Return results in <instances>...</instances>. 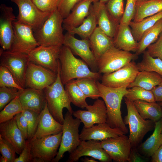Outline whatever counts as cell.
Listing matches in <instances>:
<instances>
[{"mask_svg":"<svg viewBox=\"0 0 162 162\" xmlns=\"http://www.w3.org/2000/svg\"><path fill=\"white\" fill-rule=\"evenodd\" d=\"M100 97L104 102L107 112L106 122L110 127L119 129L125 134L128 130L122 116L121 111L122 99L128 93V86L119 88L106 86L97 81Z\"/></svg>","mask_w":162,"mask_h":162,"instance_id":"obj_1","label":"cell"},{"mask_svg":"<svg viewBox=\"0 0 162 162\" xmlns=\"http://www.w3.org/2000/svg\"><path fill=\"white\" fill-rule=\"evenodd\" d=\"M59 60L60 77L64 85L75 79L87 77L97 80L101 79L100 73L92 71L83 61L75 57L70 48L64 45L61 47Z\"/></svg>","mask_w":162,"mask_h":162,"instance_id":"obj_2","label":"cell"},{"mask_svg":"<svg viewBox=\"0 0 162 162\" xmlns=\"http://www.w3.org/2000/svg\"><path fill=\"white\" fill-rule=\"evenodd\" d=\"M49 111L54 118L62 124L64 117L63 110L66 108L70 113L73 111L60 77V69L55 81L43 90Z\"/></svg>","mask_w":162,"mask_h":162,"instance_id":"obj_3","label":"cell"},{"mask_svg":"<svg viewBox=\"0 0 162 162\" xmlns=\"http://www.w3.org/2000/svg\"><path fill=\"white\" fill-rule=\"evenodd\" d=\"M63 20L57 9L51 14L40 28L34 32L39 46H61L63 45L64 37L63 32Z\"/></svg>","mask_w":162,"mask_h":162,"instance_id":"obj_4","label":"cell"},{"mask_svg":"<svg viewBox=\"0 0 162 162\" xmlns=\"http://www.w3.org/2000/svg\"><path fill=\"white\" fill-rule=\"evenodd\" d=\"M124 99L127 114L123 121L125 125L129 126L128 137L132 147H137L146 134L154 128L155 122L143 119L137 111L134 102L125 97Z\"/></svg>","mask_w":162,"mask_h":162,"instance_id":"obj_5","label":"cell"},{"mask_svg":"<svg viewBox=\"0 0 162 162\" xmlns=\"http://www.w3.org/2000/svg\"><path fill=\"white\" fill-rule=\"evenodd\" d=\"M72 114L68 111L64 115L60 146L57 155L51 162H58L65 152L70 153L74 151L81 142L79 128L81 122L78 118H74Z\"/></svg>","mask_w":162,"mask_h":162,"instance_id":"obj_6","label":"cell"},{"mask_svg":"<svg viewBox=\"0 0 162 162\" xmlns=\"http://www.w3.org/2000/svg\"><path fill=\"white\" fill-rule=\"evenodd\" d=\"M0 65L6 68L12 74L16 82L25 88V78L29 62L28 54L0 49Z\"/></svg>","mask_w":162,"mask_h":162,"instance_id":"obj_7","label":"cell"},{"mask_svg":"<svg viewBox=\"0 0 162 162\" xmlns=\"http://www.w3.org/2000/svg\"><path fill=\"white\" fill-rule=\"evenodd\" d=\"M138 57V56L135 53L121 50L114 46L98 60V72L101 74L113 72L136 59Z\"/></svg>","mask_w":162,"mask_h":162,"instance_id":"obj_8","label":"cell"},{"mask_svg":"<svg viewBox=\"0 0 162 162\" xmlns=\"http://www.w3.org/2000/svg\"><path fill=\"white\" fill-rule=\"evenodd\" d=\"M11 0L18 8L17 20L31 27L33 32L41 27L52 13L41 11L32 0Z\"/></svg>","mask_w":162,"mask_h":162,"instance_id":"obj_9","label":"cell"},{"mask_svg":"<svg viewBox=\"0 0 162 162\" xmlns=\"http://www.w3.org/2000/svg\"><path fill=\"white\" fill-rule=\"evenodd\" d=\"M62 133L29 140L32 159L37 157L44 162H52L58 153Z\"/></svg>","mask_w":162,"mask_h":162,"instance_id":"obj_10","label":"cell"},{"mask_svg":"<svg viewBox=\"0 0 162 162\" xmlns=\"http://www.w3.org/2000/svg\"><path fill=\"white\" fill-rule=\"evenodd\" d=\"M14 36L10 51L28 54L39 46L32 28L20 22L13 23Z\"/></svg>","mask_w":162,"mask_h":162,"instance_id":"obj_11","label":"cell"},{"mask_svg":"<svg viewBox=\"0 0 162 162\" xmlns=\"http://www.w3.org/2000/svg\"><path fill=\"white\" fill-rule=\"evenodd\" d=\"M62 46H39L28 54L29 62L57 74L60 69L59 57Z\"/></svg>","mask_w":162,"mask_h":162,"instance_id":"obj_12","label":"cell"},{"mask_svg":"<svg viewBox=\"0 0 162 162\" xmlns=\"http://www.w3.org/2000/svg\"><path fill=\"white\" fill-rule=\"evenodd\" d=\"M57 74L40 65L30 62L25 78V88L43 90L56 80Z\"/></svg>","mask_w":162,"mask_h":162,"instance_id":"obj_13","label":"cell"},{"mask_svg":"<svg viewBox=\"0 0 162 162\" xmlns=\"http://www.w3.org/2000/svg\"><path fill=\"white\" fill-rule=\"evenodd\" d=\"M63 45L70 48L73 54L80 57L94 72H98L97 61L92 52L88 39L79 40L68 32L64 34Z\"/></svg>","mask_w":162,"mask_h":162,"instance_id":"obj_14","label":"cell"},{"mask_svg":"<svg viewBox=\"0 0 162 162\" xmlns=\"http://www.w3.org/2000/svg\"><path fill=\"white\" fill-rule=\"evenodd\" d=\"M139 72L134 61L113 72L103 74L101 78V83L112 88L128 86L134 80Z\"/></svg>","mask_w":162,"mask_h":162,"instance_id":"obj_15","label":"cell"},{"mask_svg":"<svg viewBox=\"0 0 162 162\" xmlns=\"http://www.w3.org/2000/svg\"><path fill=\"white\" fill-rule=\"evenodd\" d=\"M123 134L100 141L101 147L111 159L117 162H127L132 146L128 136Z\"/></svg>","mask_w":162,"mask_h":162,"instance_id":"obj_16","label":"cell"},{"mask_svg":"<svg viewBox=\"0 0 162 162\" xmlns=\"http://www.w3.org/2000/svg\"><path fill=\"white\" fill-rule=\"evenodd\" d=\"M86 108L87 110H78L72 114L81 120L84 127L88 128L95 124L106 122L107 109L103 100L97 99L92 105L88 104Z\"/></svg>","mask_w":162,"mask_h":162,"instance_id":"obj_17","label":"cell"},{"mask_svg":"<svg viewBox=\"0 0 162 162\" xmlns=\"http://www.w3.org/2000/svg\"><path fill=\"white\" fill-rule=\"evenodd\" d=\"M84 156L91 157L102 162H110L112 160L101 147L100 141L90 140L81 141L77 148L70 153L66 162H77Z\"/></svg>","mask_w":162,"mask_h":162,"instance_id":"obj_18","label":"cell"},{"mask_svg":"<svg viewBox=\"0 0 162 162\" xmlns=\"http://www.w3.org/2000/svg\"><path fill=\"white\" fill-rule=\"evenodd\" d=\"M0 10V44L4 50L10 51L14 36L13 23L16 17L11 6L2 4Z\"/></svg>","mask_w":162,"mask_h":162,"instance_id":"obj_19","label":"cell"},{"mask_svg":"<svg viewBox=\"0 0 162 162\" xmlns=\"http://www.w3.org/2000/svg\"><path fill=\"white\" fill-rule=\"evenodd\" d=\"M0 135L20 154L25 145L26 140L18 128L15 116L11 119L0 123Z\"/></svg>","mask_w":162,"mask_h":162,"instance_id":"obj_20","label":"cell"},{"mask_svg":"<svg viewBox=\"0 0 162 162\" xmlns=\"http://www.w3.org/2000/svg\"><path fill=\"white\" fill-rule=\"evenodd\" d=\"M125 134L119 129L110 127L107 123L98 124L91 127H83L80 134L81 141L93 140L102 141Z\"/></svg>","mask_w":162,"mask_h":162,"instance_id":"obj_21","label":"cell"},{"mask_svg":"<svg viewBox=\"0 0 162 162\" xmlns=\"http://www.w3.org/2000/svg\"><path fill=\"white\" fill-rule=\"evenodd\" d=\"M62 124L57 122L51 115L46 103L40 114L37 129L32 138L38 139L57 134L62 131Z\"/></svg>","mask_w":162,"mask_h":162,"instance_id":"obj_22","label":"cell"},{"mask_svg":"<svg viewBox=\"0 0 162 162\" xmlns=\"http://www.w3.org/2000/svg\"><path fill=\"white\" fill-rule=\"evenodd\" d=\"M98 27L107 35L113 38L119 24L112 18L106 7L105 4L97 0L92 3Z\"/></svg>","mask_w":162,"mask_h":162,"instance_id":"obj_23","label":"cell"},{"mask_svg":"<svg viewBox=\"0 0 162 162\" xmlns=\"http://www.w3.org/2000/svg\"><path fill=\"white\" fill-rule=\"evenodd\" d=\"M19 98L23 109L40 113L46 103L43 90L27 88L20 90Z\"/></svg>","mask_w":162,"mask_h":162,"instance_id":"obj_24","label":"cell"},{"mask_svg":"<svg viewBox=\"0 0 162 162\" xmlns=\"http://www.w3.org/2000/svg\"><path fill=\"white\" fill-rule=\"evenodd\" d=\"M97 0H83L76 4L64 19L63 29L67 31L79 26L88 15L91 4Z\"/></svg>","mask_w":162,"mask_h":162,"instance_id":"obj_25","label":"cell"},{"mask_svg":"<svg viewBox=\"0 0 162 162\" xmlns=\"http://www.w3.org/2000/svg\"><path fill=\"white\" fill-rule=\"evenodd\" d=\"M113 40L114 46L121 50L136 52L138 49V42L134 39L129 25L119 24Z\"/></svg>","mask_w":162,"mask_h":162,"instance_id":"obj_26","label":"cell"},{"mask_svg":"<svg viewBox=\"0 0 162 162\" xmlns=\"http://www.w3.org/2000/svg\"><path fill=\"white\" fill-rule=\"evenodd\" d=\"M90 47L97 61L108 50L114 46L113 38L97 27L88 39Z\"/></svg>","mask_w":162,"mask_h":162,"instance_id":"obj_27","label":"cell"},{"mask_svg":"<svg viewBox=\"0 0 162 162\" xmlns=\"http://www.w3.org/2000/svg\"><path fill=\"white\" fill-rule=\"evenodd\" d=\"M162 128V118L155 122L154 130L152 134L137 147L141 154L149 158L160 146Z\"/></svg>","mask_w":162,"mask_h":162,"instance_id":"obj_28","label":"cell"},{"mask_svg":"<svg viewBox=\"0 0 162 162\" xmlns=\"http://www.w3.org/2000/svg\"><path fill=\"white\" fill-rule=\"evenodd\" d=\"M134 103L138 112L145 119L157 122L162 118V108L158 103L137 100Z\"/></svg>","mask_w":162,"mask_h":162,"instance_id":"obj_29","label":"cell"},{"mask_svg":"<svg viewBox=\"0 0 162 162\" xmlns=\"http://www.w3.org/2000/svg\"><path fill=\"white\" fill-rule=\"evenodd\" d=\"M136 13L133 19L139 22L162 11V0H149L136 3Z\"/></svg>","mask_w":162,"mask_h":162,"instance_id":"obj_30","label":"cell"},{"mask_svg":"<svg viewBox=\"0 0 162 162\" xmlns=\"http://www.w3.org/2000/svg\"><path fill=\"white\" fill-rule=\"evenodd\" d=\"M97 25L96 16L92 4L88 15L81 25L67 32L73 35L77 34L82 39H88L97 27Z\"/></svg>","mask_w":162,"mask_h":162,"instance_id":"obj_31","label":"cell"},{"mask_svg":"<svg viewBox=\"0 0 162 162\" xmlns=\"http://www.w3.org/2000/svg\"><path fill=\"white\" fill-rule=\"evenodd\" d=\"M162 82V76L154 72L139 71L134 81L130 84L128 88L139 86L151 90Z\"/></svg>","mask_w":162,"mask_h":162,"instance_id":"obj_32","label":"cell"},{"mask_svg":"<svg viewBox=\"0 0 162 162\" xmlns=\"http://www.w3.org/2000/svg\"><path fill=\"white\" fill-rule=\"evenodd\" d=\"M162 32V18L143 33L138 42V48L135 54L138 56L143 53L149 45L156 41Z\"/></svg>","mask_w":162,"mask_h":162,"instance_id":"obj_33","label":"cell"},{"mask_svg":"<svg viewBox=\"0 0 162 162\" xmlns=\"http://www.w3.org/2000/svg\"><path fill=\"white\" fill-rule=\"evenodd\" d=\"M162 18V11L154 15L146 17L139 22L131 21L129 25L135 40L139 42L143 33Z\"/></svg>","mask_w":162,"mask_h":162,"instance_id":"obj_34","label":"cell"},{"mask_svg":"<svg viewBox=\"0 0 162 162\" xmlns=\"http://www.w3.org/2000/svg\"><path fill=\"white\" fill-rule=\"evenodd\" d=\"M65 85V89L71 102L75 106L82 109L86 108L88 105L87 98L76 83L75 80H71Z\"/></svg>","mask_w":162,"mask_h":162,"instance_id":"obj_35","label":"cell"},{"mask_svg":"<svg viewBox=\"0 0 162 162\" xmlns=\"http://www.w3.org/2000/svg\"><path fill=\"white\" fill-rule=\"evenodd\" d=\"M97 81L93 79L87 77L75 80L76 83L86 97L93 99H97L100 97Z\"/></svg>","mask_w":162,"mask_h":162,"instance_id":"obj_36","label":"cell"},{"mask_svg":"<svg viewBox=\"0 0 162 162\" xmlns=\"http://www.w3.org/2000/svg\"><path fill=\"white\" fill-rule=\"evenodd\" d=\"M143 53L142 60L136 64L139 70L155 72L162 76V60L152 57L146 51Z\"/></svg>","mask_w":162,"mask_h":162,"instance_id":"obj_37","label":"cell"},{"mask_svg":"<svg viewBox=\"0 0 162 162\" xmlns=\"http://www.w3.org/2000/svg\"><path fill=\"white\" fill-rule=\"evenodd\" d=\"M23 109L19 96L13 99L0 112V123L13 118L17 114L22 112Z\"/></svg>","mask_w":162,"mask_h":162,"instance_id":"obj_38","label":"cell"},{"mask_svg":"<svg viewBox=\"0 0 162 162\" xmlns=\"http://www.w3.org/2000/svg\"><path fill=\"white\" fill-rule=\"evenodd\" d=\"M128 90L124 97L134 101L137 100H144L149 102H156L151 90L139 86H134Z\"/></svg>","mask_w":162,"mask_h":162,"instance_id":"obj_39","label":"cell"},{"mask_svg":"<svg viewBox=\"0 0 162 162\" xmlns=\"http://www.w3.org/2000/svg\"><path fill=\"white\" fill-rule=\"evenodd\" d=\"M22 112L28 125L27 140H30L33 137L36 130L40 113L28 109H23Z\"/></svg>","mask_w":162,"mask_h":162,"instance_id":"obj_40","label":"cell"},{"mask_svg":"<svg viewBox=\"0 0 162 162\" xmlns=\"http://www.w3.org/2000/svg\"><path fill=\"white\" fill-rule=\"evenodd\" d=\"M105 5L113 19L120 24L124 11V0H109Z\"/></svg>","mask_w":162,"mask_h":162,"instance_id":"obj_41","label":"cell"},{"mask_svg":"<svg viewBox=\"0 0 162 162\" xmlns=\"http://www.w3.org/2000/svg\"><path fill=\"white\" fill-rule=\"evenodd\" d=\"M20 90L14 88L0 87V110H2L10 102L19 96Z\"/></svg>","mask_w":162,"mask_h":162,"instance_id":"obj_42","label":"cell"},{"mask_svg":"<svg viewBox=\"0 0 162 162\" xmlns=\"http://www.w3.org/2000/svg\"><path fill=\"white\" fill-rule=\"evenodd\" d=\"M6 87L23 89L16 82L12 74L5 67L0 66V87Z\"/></svg>","mask_w":162,"mask_h":162,"instance_id":"obj_43","label":"cell"},{"mask_svg":"<svg viewBox=\"0 0 162 162\" xmlns=\"http://www.w3.org/2000/svg\"><path fill=\"white\" fill-rule=\"evenodd\" d=\"M136 9L135 0H127L125 9L120 24L129 25L134 16Z\"/></svg>","mask_w":162,"mask_h":162,"instance_id":"obj_44","label":"cell"},{"mask_svg":"<svg viewBox=\"0 0 162 162\" xmlns=\"http://www.w3.org/2000/svg\"><path fill=\"white\" fill-rule=\"evenodd\" d=\"M0 152L8 162H14L16 158V152L13 147L0 135Z\"/></svg>","mask_w":162,"mask_h":162,"instance_id":"obj_45","label":"cell"},{"mask_svg":"<svg viewBox=\"0 0 162 162\" xmlns=\"http://www.w3.org/2000/svg\"><path fill=\"white\" fill-rule=\"evenodd\" d=\"M60 0H32L36 6L44 12L52 13L57 9Z\"/></svg>","mask_w":162,"mask_h":162,"instance_id":"obj_46","label":"cell"},{"mask_svg":"<svg viewBox=\"0 0 162 162\" xmlns=\"http://www.w3.org/2000/svg\"><path fill=\"white\" fill-rule=\"evenodd\" d=\"M83 0H60L57 10L63 19L66 17L74 7Z\"/></svg>","mask_w":162,"mask_h":162,"instance_id":"obj_47","label":"cell"},{"mask_svg":"<svg viewBox=\"0 0 162 162\" xmlns=\"http://www.w3.org/2000/svg\"><path fill=\"white\" fill-rule=\"evenodd\" d=\"M146 51L151 56L162 60V32L156 41L149 45Z\"/></svg>","mask_w":162,"mask_h":162,"instance_id":"obj_48","label":"cell"},{"mask_svg":"<svg viewBox=\"0 0 162 162\" xmlns=\"http://www.w3.org/2000/svg\"><path fill=\"white\" fill-rule=\"evenodd\" d=\"M32 159L30 141L27 140L22 151L19 156L16 158L14 162H32Z\"/></svg>","mask_w":162,"mask_h":162,"instance_id":"obj_49","label":"cell"},{"mask_svg":"<svg viewBox=\"0 0 162 162\" xmlns=\"http://www.w3.org/2000/svg\"><path fill=\"white\" fill-rule=\"evenodd\" d=\"M17 125L26 140L28 139V125L26 118L22 112L15 116Z\"/></svg>","mask_w":162,"mask_h":162,"instance_id":"obj_50","label":"cell"},{"mask_svg":"<svg viewBox=\"0 0 162 162\" xmlns=\"http://www.w3.org/2000/svg\"><path fill=\"white\" fill-rule=\"evenodd\" d=\"M149 160V158L141 154L137 147L131 148L129 157L128 162H147Z\"/></svg>","mask_w":162,"mask_h":162,"instance_id":"obj_51","label":"cell"},{"mask_svg":"<svg viewBox=\"0 0 162 162\" xmlns=\"http://www.w3.org/2000/svg\"><path fill=\"white\" fill-rule=\"evenodd\" d=\"M156 102H162V82L151 90Z\"/></svg>","mask_w":162,"mask_h":162,"instance_id":"obj_52","label":"cell"},{"mask_svg":"<svg viewBox=\"0 0 162 162\" xmlns=\"http://www.w3.org/2000/svg\"><path fill=\"white\" fill-rule=\"evenodd\" d=\"M152 162H162V144L152 156Z\"/></svg>","mask_w":162,"mask_h":162,"instance_id":"obj_53","label":"cell"},{"mask_svg":"<svg viewBox=\"0 0 162 162\" xmlns=\"http://www.w3.org/2000/svg\"><path fill=\"white\" fill-rule=\"evenodd\" d=\"M94 159L92 158H86L83 159L82 161L84 162H97L98 161L95 160Z\"/></svg>","mask_w":162,"mask_h":162,"instance_id":"obj_54","label":"cell"},{"mask_svg":"<svg viewBox=\"0 0 162 162\" xmlns=\"http://www.w3.org/2000/svg\"><path fill=\"white\" fill-rule=\"evenodd\" d=\"M32 162H44V161L39 158L35 157L33 158Z\"/></svg>","mask_w":162,"mask_h":162,"instance_id":"obj_55","label":"cell"},{"mask_svg":"<svg viewBox=\"0 0 162 162\" xmlns=\"http://www.w3.org/2000/svg\"><path fill=\"white\" fill-rule=\"evenodd\" d=\"M0 162H8L7 159L4 157V156H2L0 158Z\"/></svg>","mask_w":162,"mask_h":162,"instance_id":"obj_56","label":"cell"},{"mask_svg":"<svg viewBox=\"0 0 162 162\" xmlns=\"http://www.w3.org/2000/svg\"><path fill=\"white\" fill-rule=\"evenodd\" d=\"M109 0H98L101 3L106 4Z\"/></svg>","mask_w":162,"mask_h":162,"instance_id":"obj_57","label":"cell"},{"mask_svg":"<svg viewBox=\"0 0 162 162\" xmlns=\"http://www.w3.org/2000/svg\"><path fill=\"white\" fill-rule=\"evenodd\" d=\"M136 2V3H139L140 2H144L149 0H135Z\"/></svg>","mask_w":162,"mask_h":162,"instance_id":"obj_58","label":"cell"},{"mask_svg":"<svg viewBox=\"0 0 162 162\" xmlns=\"http://www.w3.org/2000/svg\"><path fill=\"white\" fill-rule=\"evenodd\" d=\"M160 146L162 144V128L161 132V138L160 141Z\"/></svg>","mask_w":162,"mask_h":162,"instance_id":"obj_59","label":"cell"},{"mask_svg":"<svg viewBox=\"0 0 162 162\" xmlns=\"http://www.w3.org/2000/svg\"><path fill=\"white\" fill-rule=\"evenodd\" d=\"M158 104L162 108V102H159Z\"/></svg>","mask_w":162,"mask_h":162,"instance_id":"obj_60","label":"cell"}]
</instances>
